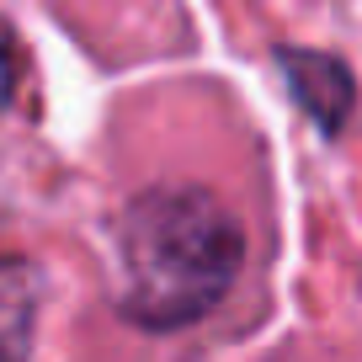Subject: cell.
<instances>
[{
    "mask_svg": "<svg viewBox=\"0 0 362 362\" xmlns=\"http://www.w3.org/2000/svg\"><path fill=\"white\" fill-rule=\"evenodd\" d=\"M123 315L144 330H181L203 320L240 277V224L203 187H155L134 197L117 229Z\"/></svg>",
    "mask_w": 362,
    "mask_h": 362,
    "instance_id": "1",
    "label": "cell"
},
{
    "mask_svg": "<svg viewBox=\"0 0 362 362\" xmlns=\"http://www.w3.org/2000/svg\"><path fill=\"white\" fill-rule=\"evenodd\" d=\"M283 69H288V86H293L298 107L315 117L325 134H341L351 117V75L346 64H336L330 54H283Z\"/></svg>",
    "mask_w": 362,
    "mask_h": 362,
    "instance_id": "2",
    "label": "cell"
},
{
    "mask_svg": "<svg viewBox=\"0 0 362 362\" xmlns=\"http://www.w3.org/2000/svg\"><path fill=\"white\" fill-rule=\"evenodd\" d=\"M37 325V272L16 256H0V362H33Z\"/></svg>",
    "mask_w": 362,
    "mask_h": 362,
    "instance_id": "3",
    "label": "cell"
},
{
    "mask_svg": "<svg viewBox=\"0 0 362 362\" xmlns=\"http://www.w3.org/2000/svg\"><path fill=\"white\" fill-rule=\"evenodd\" d=\"M11 90H16V43H11V33L0 27V107L11 102Z\"/></svg>",
    "mask_w": 362,
    "mask_h": 362,
    "instance_id": "4",
    "label": "cell"
}]
</instances>
